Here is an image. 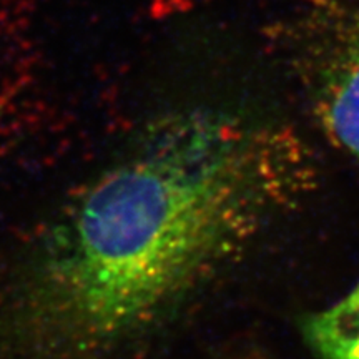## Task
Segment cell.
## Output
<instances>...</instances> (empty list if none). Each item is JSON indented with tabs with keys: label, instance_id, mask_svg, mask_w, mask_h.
Instances as JSON below:
<instances>
[{
	"label": "cell",
	"instance_id": "3957f363",
	"mask_svg": "<svg viewBox=\"0 0 359 359\" xmlns=\"http://www.w3.org/2000/svg\"><path fill=\"white\" fill-rule=\"evenodd\" d=\"M331 82L341 118L359 138V11L351 8L336 27Z\"/></svg>",
	"mask_w": 359,
	"mask_h": 359
},
{
	"label": "cell",
	"instance_id": "7a4b0ae2",
	"mask_svg": "<svg viewBox=\"0 0 359 359\" xmlns=\"http://www.w3.org/2000/svg\"><path fill=\"white\" fill-rule=\"evenodd\" d=\"M299 331L316 359H359V281L333 306L306 314Z\"/></svg>",
	"mask_w": 359,
	"mask_h": 359
},
{
	"label": "cell",
	"instance_id": "6da1fadb",
	"mask_svg": "<svg viewBox=\"0 0 359 359\" xmlns=\"http://www.w3.org/2000/svg\"><path fill=\"white\" fill-rule=\"evenodd\" d=\"M314 183L290 130L161 116L55 218L0 303V356L98 359L160 325Z\"/></svg>",
	"mask_w": 359,
	"mask_h": 359
}]
</instances>
